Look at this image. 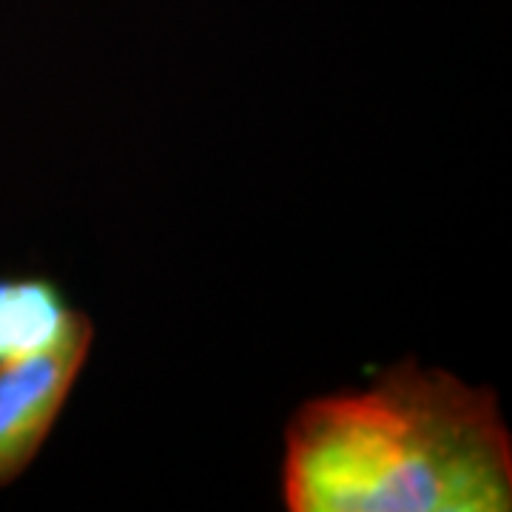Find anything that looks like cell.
<instances>
[{
    "label": "cell",
    "mask_w": 512,
    "mask_h": 512,
    "mask_svg": "<svg viewBox=\"0 0 512 512\" xmlns=\"http://www.w3.org/2000/svg\"><path fill=\"white\" fill-rule=\"evenodd\" d=\"M291 512H510L512 439L493 387L416 359L313 396L285 427Z\"/></svg>",
    "instance_id": "cell-1"
},
{
    "label": "cell",
    "mask_w": 512,
    "mask_h": 512,
    "mask_svg": "<svg viewBox=\"0 0 512 512\" xmlns=\"http://www.w3.org/2000/svg\"><path fill=\"white\" fill-rule=\"evenodd\" d=\"M94 345V322L74 311L55 345L0 365V487L35 461L55 430Z\"/></svg>",
    "instance_id": "cell-2"
},
{
    "label": "cell",
    "mask_w": 512,
    "mask_h": 512,
    "mask_svg": "<svg viewBox=\"0 0 512 512\" xmlns=\"http://www.w3.org/2000/svg\"><path fill=\"white\" fill-rule=\"evenodd\" d=\"M72 313L69 296L52 276H0V365L55 345Z\"/></svg>",
    "instance_id": "cell-3"
}]
</instances>
